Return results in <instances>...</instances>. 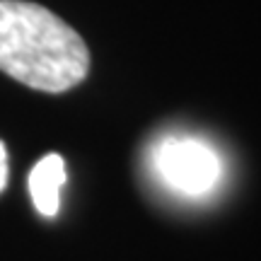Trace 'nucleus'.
Masks as SVG:
<instances>
[{
	"mask_svg": "<svg viewBox=\"0 0 261 261\" xmlns=\"http://www.w3.org/2000/svg\"><path fill=\"white\" fill-rule=\"evenodd\" d=\"M150 165L155 177L172 194L201 198L218 189L223 160L205 138L191 133H169L152 145Z\"/></svg>",
	"mask_w": 261,
	"mask_h": 261,
	"instance_id": "f03ea898",
	"label": "nucleus"
},
{
	"mask_svg": "<svg viewBox=\"0 0 261 261\" xmlns=\"http://www.w3.org/2000/svg\"><path fill=\"white\" fill-rule=\"evenodd\" d=\"M0 70L32 90L61 94L90 73V48L39 3L0 0Z\"/></svg>",
	"mask_w": 261,
	"mask_h": 261,
	"instance_id": "f257e3e1",
	"label": "nucleus"
},
{
	"mask_svg": "<svg viewBox=\"0 0 261 261\" xmlns=\"http://www.w3.org/2000/svg\"><path fill=\"white\" fill-rule=\"evenodd\" d=\"M8 187V148L0 140V191Z\"/></svg>",
	"mask_w": 261,
	"mask_h": 261,
	"instance_id": "20e7f679",
	"label": "nucleus"
},
{
	"mask_svg": "<svg viewBox=\"0 0 261 261\" xmlns=\"http://www.w3.org/2000/svg\"><path fill=\"white\" fill-rule=\"evenodd\" d=\"M68 172L65 160L58 152H48L32 167L27 177V187L32 203L44 218H56L61 208V189H63Z\"/></svg>",
	"mask_w": 261,
	"mask_h": 261,
	"instance_id": "7ed1b4c3",
	"label": "nucleus"
}]
</instances>
